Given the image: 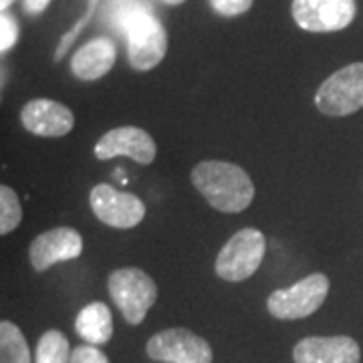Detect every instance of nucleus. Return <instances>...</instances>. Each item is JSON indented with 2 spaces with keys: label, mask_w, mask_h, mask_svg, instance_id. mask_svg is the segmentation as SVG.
<instances>
[{
  "label": "nucleus",
  "mask_w": 363,
  "mask_h": 363,
  "mask_svg": "<svg viewBox=\"0 0 363 363\" xmlns=\"http://www.w3.org/2000/svg\"><path fill=\"white\" fill-rule=\"evenodd\" d=\"M192 184L206 202L218 212L236 214L255 200V184L245 169L230 162L208 160L200 162L192 174Z\"/></svg>",
  "instance_id": "f257e3e1"
},
{
  "label": "nucleus",
  "mask_w": 363,
  "mask_h": 363,
  "mask_svg": "<svg viewBox=\"0 0 363 363\" xmlns=\"http://www.w3.org/2000/svg\"><path fill=\"white\" fill-rule=\"evenodd\" d=\"M107 289L117 309L130 325L142 323L157 298V286L154 279L135 267L117 269L111 272Z\"/></svg>",
  "instance_id": "f03ea898"
},
{
  "label": "nucleus",
  "mask_w": 363,
  "mask_h": 363,
  "mask_svg": "<svg viewBox=\"0 0 363 363\" xmlns=\"http://www.w3.org/2000/svg\"><path fill=\"white\" fill-rule=\"evenodd\" d=\"M267 250V238L257 228H242L222 247L216 257V274L228 283L247 281L259 271Z\"/></svg>",
  "instance_id": "7ed1b4c3"
},
{
  "label": "nucleus",
  "mask_w": 363,
  "mask_h": 363,
  "mask_svg": "<svg viewBox=\"0 0 363 363\" xmlns=\"http://www.w3.org/2000/svg\"><path fill=\"white\" fill-rule=\"evenodd\" d=\"M327 295H329V279L323 272H313L293 286L274 291L267 301V309L272 317L283 321L305 319L315 311H319Z\"/></svg>",
  "instance_id": "20e7f679"
},
{
  "label": "nucleus",
  "mask_w": 363,
  "mask_h": 363,
  "mask_svg": "<svg viewBox=\"0 0 363 363\" xmlns=\"http://www.w3.org/2000/svg\"><path fill=\"white\" fill-rule=\"evenodd\" d=\"M317 109L329 117H345L363 107V63L335 71L315 93Z\"/></svg>",
  "instance_id": "39448f33"
},
{
  "label": "nucleus",
  "mask_w": 363,
  "mask_h": 363,
  "mask_svg": "<svg viewBox=\"0 0 363 363\" xmlns=\"http://www.w3.org/2000/svg\"><path fill=\"white\" fill-rule=\"evenodd\" d=\"M128 37V57L133 69L150 71L162 63L168 51V37L162 23L145 6L123 28Z\"/></svg>",
  "instance_id": "423d86ee"
},
{
  "label": "nucleus",
  "mask_w": 363,
  "mask_h": 363,
  "mask_svg": "<svg viewBox=\"0 0 363 363\" xmlns=\"http://www.w3.org/2000/svg\"><path fill=\"white\" fill-rule=\"evenodd\" d=\"M147 357L164 363H212V347L206 339L184 327H172L147 341Z\"/></svg>",
  "instance_id": "0eeeda50"
},
{
  "label": "nucleus",
  "mask_w": 363,
  "mask_h": 363,
  "mask_svg": "<svg viewBox=\"0 0 363 363\" xmlns=\"http://www.w3.org/2000/svg\"><path fill=\"white\" fill-rule=\"evenodd\" d=\"M93 214L111 228H133L145 218V204L138 196L119 192L109 184H97L89 194Z\"/></svg>",
  "instance_id": "6e6552de"
},
{
  "label": "nucleus",
  "mask_w": 363,
  "mask_h": 363,
  "mask_svg": "<svg viewBox=\"0 0 363 363\" xmlns=\"http://www.w3.org/2000/svg\"><path fill=\"white\" fill-rule=\"evenodd\" d=\"M355 0H293V18L309 33H335L355 18Z\"/></svg>",
  "instance_id": "1a4fd4ad"
},
{
  "label": "nucleus",
  "mask_w": 363,
  "mask_h": 363,
  "mask_svg": "<svg viewBox=\"0 0 363 363\" xmlns=\"http://www.w3.org/2000/svg\"><path fill=\"white\" fill-rule=\"evenodd\" d=\"M157 147L154 138L142 128L123 125L107 131L95 143V157L97 160H111L116 156H128L138 164H152L156 160Z\"/></svg>",
  "instance_id": "9d476101"
},
{
  "label": "nucleus",
  "mask_w": 363,
  "mask_h": 363,
  "mask_svg": "<svg viewBox=\"0 0 363 363\" xmlns=\"http://www.w3.org/2000/svg\"><path fill=\"white\" fill-rule=\"evenodd\" d=\"M83 252V238L75 228L59 226L47 233L39 234L30 247H28V259L37 272H45L57 262L75 260Z\"/></svg>",
  "instance_id": "9b49d317"
},
{
  "label": "nucleus",
  "mask_w": 363,
  "mask_h": 363,
  "mask_svg": "<svg viewBox=\"0 0 363 363\" xmlns=\"http://www.w3.org/2000/svg\"><path fill=\"white\" fill-rule=\"evenodd\" d=\"M21 123L26 131L40 138H61L75 125V116L67 105L52 99H33L21 111Z\"/></svg>",
  "instance_id": "f8f14e48"
},
{
  "label": "nucleus",
  "mask_w": 363,
  "mask_h": 363,
  "mask_svg": "<svg viewBox=\"0 0 363 363\" xmlns=\"http://www.w3.org/2000/svg\"><path fill=\"white\" fill-rule=\"evenodd\" d=\"M295 363H362V350L347 335L305 337L293 350Z\"/></svg>",
  "instance_id": "ddd939ff"
},
{
  "label": "nucleus",
  "mask_w": 363,
  "mask_h": 363,
  "mask_svg": "<svg viewBox=\"0 0 363 363\" xmlns=\"http://www.w3.org/2000/svg\"><path fill=\"white\" fill-rule=\"evenodd\" d=\"M116 57L117 49L111 40L93 39L73 55L71 71L81 81H97L111 71Z\"/></svg>",
  "instance_id": "4468645a"
},
{
  "label": "nucleus",
  "mask_w": 363,
  "mask_h": 363,
  "mask_svg": "<svg viewBox=\"0 0 363 363\" xmlns=\"http://www.w3.org/2000/svg\"><path fill=\"white\" fill-rule=\"evenodd\" d=\"M75 331L89 345H105L113 335V317L105 303H89L79 311Z\"/></svg>",
  "instance_id": "2eb2a0df"
},
{
  "label": "nucleus",
  "mask_w": 363,
  "mask_h": 363,
  "mask_svg": "<svg viewBox=\"0 0 363 363\" xmlns=\"http://www.w3.org/2000/svg\"><path fill=\"white\" fill-rule=\"evenodd\" d=\"M0 363H30L28 343L13 321L0 323Z\"/></svg>",
  "instance_id": "dca6fc26"
},
{
  "label": "nucleus",
  "mask_w": 363,
  "mask_h": 363,
  "mask_svg": "<svg viewBox=\"0 0 363 363\" xmlns=\"http://www.w3.org/2000/svg\"><path fill=\"white\" fill-rule=\"evenodd\" d=\"M71 345L65 333L49 329L47 333H43V337L37 343V353H35V362L37 363H71Z\"/></svg>",
  "instance_id": "f3484780"
},
{
  "label": "nucleus",
  "mask_w": 363,
  "mask_h": 363,
  "mask_svg": "<svg viewBox=\"0 0 363 363\" xmlns=\"http://www.w3.org/2000/svg\"><path fill=\"white\" fill-rule=\"evenodd\" d=\"M23 220V206L13 188H0V234L13 233Z\"/></svg>",
  "instance_id": "a211bd4d"
},
{
  "label": "nucleus",
  "mask_w": 363,
  "mask_h": 363,
  "mask_svg": "<svg viewBox=\"0 0 363 363\" xmlns=\"http://www.w3.org/2000/svg\"><path fill=\"white\" fill-rule=\"evenodd\" d=\"M147 4L142 2V0H116L109 9V14H107V21L109 25L116 26L117 30L123 33L125 25L131 21L133 14H138L142 9H145Z\"/></svg>",
  "instance_id": "6ab92c4d"
},
{
  "label": "nucleus",
  "mask_w": 363,
  "mask_h": 363,
  "mask_svg": "<svg viewBox=\"0 0 363 363\" xmlns=\"http://www.w3.org/2000/svg\"><path fill=\"white\" fill-rule=\"evenodd\" d=\"M16 39H18V23L11 14L4 13L0 16V49L2 52L11 51Z\"/></svg>",
  "instance_id": "aec40b11"
},
{
  "label": "nucleus",
  "mask_w": 363,
  "mask_h": 363,
  "mask_svg": "<svg viewBox=\"0 0 363 363\" xmlns=\"http://www.w3.org/2000/svg\"><path fill=\"white\" fill-rule=\"evenodd\" d=\"M214 11L222 16H238L252 6V0H210Z\"/></svg>",
  "instance_id": "412c9836"
},
{
  "label": "nucleus",
  "mask_w": 363,
  "mask_h": 363,
  "mask_svg": "<svg viewBox=\"0 0 363 363\" xmlns=\"http://www.w3.org/2000/svg\"><path fill=\"white\" fill-rule=\"evenodd\" d=\"M71 363H109V359L95 345H79L71 353Z\"/></svg>",
  "instance_id": "4be33fe9"
},
{
  "label": "nucleus",
  "mask_w": 363,
  "mask_h": 363,
  "mask_svg": "<svg viewBox=\"0 0 363 363\" xmlns=\"http://www.w3.org/2000/svg\"><path fill=\"white\" fill-rule=\"evenodd\" d=\"M95 6H97V0H91L89 9H87V13H85V16H83V18L79 21L77 26H75V28H73V30H71L69 35H65V37H63V40H61V47H59V51L55 52V59H57V61H61V59H63V55H65L67 49L71 47V43H73V39H77V35H79V33H81V28H83V26L89 23L91 16H93V11H95Z\"/></svg>",
  "instance_id": "5701e85b"
},
{
  "label": "nucleus",
  "mask_w": 363,
  "mask_h": 363,
  "mask_svg": "<svg viewBox=\"0 0 363 363\" xmlns=\"http://www.w3.org/2000/svg\"><path fill=\"white\" fill-rule=\"evenodd\" d=\"M49 2H51V0H25V9L30 14H39L47 9Z\"/></svg>",
  "instance_id": "b1692460"
},
{
  "label": "nucleus",
  "mask_w": 363,
  "mask_h": 363,
  "mask_svg": "<svg viewBox=\"0 0 363 363\" xmlns=\"http://www.w3.org/2000/svg\"><path fill=\"white\" fill-rule=\"evenodd\" d=\"M11 4H13V0H0V6H2V11H6Z\"/></svg>",
  "instance_id": "393cba45"
},
{
  "label": "nucleus",
  "mask_w": 363,
  "mask_h": 363,
  "mask_svg": "<svg viewBox=\"0 0 363 363\" xmlns=\"http://www.w3.org/2000/svg\"><path fill=\"white\" fill-rule=\"evenodd\" d=\"M164 2H166V4H182L184 0H164Z\"/></svg>",
  "instance_id": "a878e982"
}]
</instances>
